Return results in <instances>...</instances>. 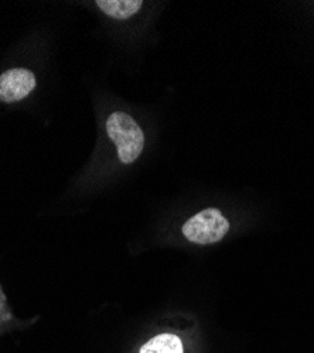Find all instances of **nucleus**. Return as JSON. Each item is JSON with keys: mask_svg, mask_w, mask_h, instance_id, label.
Wrapping results in <instances>:
<instances>
[{"mask_svg": "<svg viewBox=\"0 0 314 353\" xmlns=\"http://www.w3.org/2000/svg\"><path fill=\"white\" fill-rule=\"evenodd\" d=\"M98 8L108 16L125 20L136 14L144 2L141 0H98Z\"/></svg>", "mask_w": 314, "mask_h": 353, "instance_id": "obj_4", "label": "nucleus"}, {"mask_svg": "<svg viewBox=\"0 0 314 353\" xmlns=\"http://www.w3.org/2000/svg\"><path fill=\"white\" fill-rule=\"evenodd\" d=\"M140 353H183V343L173 334H161L141 346Z\"/></svg>", "mask_w": 314, "mask_h": 353, "instance_id": "obj_5", "label": "nucleus"}, {"mask_svg": "<svg viewBox=\"0 0 314 353\" xmlns=\"http://www.w3.org/2000/svg\"><path fill=\"white\" fill-rule=\"evenodd\" d=\"M106 132L115 143L119 160L124 164L133 163L144 150L145 134L129 114L124 112L112 113L106 121Z\"/></svg>", "mask_w": 314, "mask_h": 353, "instance_id": "obj_1", "label": "nucleus"}, {"mask_svg": "<svg viewBox=\"0 0 314 353\" xmlns=\"http://www.w3.org/2000/svg\"><path fill=\"white\" fill-rule=\"evenodd\" d=\"M36 88L35 74L24 68L9 70L0 75V101L13 103L24 99Z\"/></svg>", "mask_w": 314, "mask_h": 353, "instance_id": "obj_3", "label": "nucleus"}, {"mask_svg": "<svg viewBox=\"0 0 314 353\" xmlns=\"http://www.w3.org/2000/svg\"><path fill=\"white\" fill-rule=\"evenodd\" d=\"M230 230V222L215 208L198 212L183 225V234L191 243L213 245Z\"/></svg>", "mask_w": 314, "mask_h": 353, "instance_id": "obj_2", "label": "nucleus"}]
</instances>
